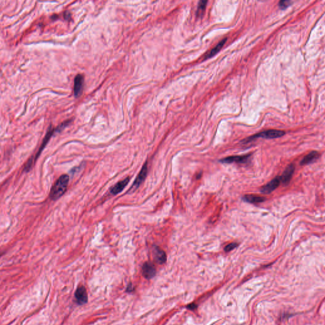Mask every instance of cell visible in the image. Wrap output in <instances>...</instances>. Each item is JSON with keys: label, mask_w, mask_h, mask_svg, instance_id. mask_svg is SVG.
<instances>
[{"label": "cell", "mask_w": 325, "mask_h": 325, "mask_svg": "<svg viewBox=\"0 0 325 325\" xmlns=\"http://www.w3.org/2000/svg\"><path fill=\"white\" fill-rule=\"evenodd\" d=\"M147 174V163H146L144 165L142 168L139 174H138V175L137 176V179H135L132 187L137 188L138 186L144 182L145 179L146 178Z\"/></svg>", "instance_id": "cell-10"}, {"label": "cell", "mask_w": 325, "mask_h": 325, "mask_svg": "<svg viewBox=\"0 0 325 325\" xmlns=\"http://www.w3.org/2000/svg\"><path fill=\"white\" fill-rule=\"evenodd\" d=\"M320 156V154L317 151H312L310 153L307 154L305 156H304L300 162V165H307L308 164L312 163V162L315 161V160H317Z\"/></svg>", "instance_id": "cell-12"}, {"label": "cell", "mask_w": 325, "mask_h": 325, "mask_svg": "<svg viewBox=\"0 0 325 325\" xmlns=\"http://www.w3.org/2000/svg\"><path fill=\"white\" fill-rule=\"evenodd\" d=\"M250 154H247V155L244 156H232L220 159L219 161L225 164H230L233 163H245L248 161L250 158Z\"/></svg>", "instance_id": "cell-5"}, {"label": "cell", "mask_w": 325, "mask_h": 325, "mask_svg": "<svg viewBox=\"0 0 325 325\" xmlns=\"http://www.w3.org/2000/svg\"><path fill=\"white\" fill-rule=\"evenodd\" d=\"M237 246H238L237 243H230L226 246V247L224 248V250L226 252H229L230 251L234 250L235 248L237 247Z\"/></svg>", "instance_id": "cell-17"}, {"label": "cell", "mask_w": 325, "mask_h": 325, "mask_svg": "<svg viewBox=\"0 0 325 325\" xmlns=\"http://www.w3.org/2000/svg\"><path fill=\"white\" fill-rule=\"evenodd\" d=\"M226 41H227V38H224L223 40H222L221 42H220L213 48L211 49L210 52H208L205 55L204 59H208L210 57H213L215 55L217 54V53L220 51V49L222 48V46L226 42Z\"/></svg>", "instance_id": "cell-14"}, {"label": "cell", "mask_w": 325, "mask_h": 325, "mask_svg": "<svg viewBox=\"0 0 325 325\" xmlns=\"http://www.w3.org/2000/svg\"><path fill=\"white\" fill-rule=\"evenodd\" d=\"M285 134V132L282 130H268L260 132V133L255 134L253 135V136L250 137L248 138H246V139H245L244 142L245 143H248L249 142L257 138H267V139H272V138L281 137Z\"/></svg>", "instance_id": "cell-2"}, {"label": "cell", "mask_w": 325, "mask_h": 325, "mask_svg": "<svg viewBox=\"0 0 325 325\" xmlns=\"http://www.w3.org/2000/svg\"><path fill=\"white\" fill-rule=\"evenodd\" d=\"M142 273L145 278L147 279H152L156 276V268L152 263L146 262L142 267Z\"/></svg>", "instance_id": "cell-6"}, {"label": "cell", "mask_w": 325, "mask_h": 325, "mask_svg": "<svg viewBox=\"0 0 325 325\" xmlns=\"http://www.w3.org/2000/svg\"><path fill=\"white\" fill-rule=\"evenodd\" d=\"M130 182V177H127L123 181H119L117 184H115L113 187L111 189V192L113 195H116L123 190L125 188L126 186L128 185V184Z\"/></svg>", "instance_id": "cell-11"}, {"label": "cell", "mask_w": 325, "mask_h": 325, "mask_svg": "<svg viewBox=\"0 0 325 325\" xmlns=\"http://www.w3.org/2000/svg\"><path fill=\"white\" fill-rule=\"evenodd\" d=\"M207 1H201L199 3V6L198 8V15H201L204 12L205 8L206 7Z\"/></svg>", "instance_id": "cell-16"}, {"label": "cell", "mask_w": 325, "mask_h": 325, "mask_svg": "<svg viewBox=\"0 0 325 325\" xmlns=\"http://www.w3.org/2000/svg\"><path fill=\"white\" fill-rule=\"evenodd\" d=\"M243 200L246 202H248V203L256 204V203H262V202L266 200V198L262 196H259L257 195L248 194V195H245V196L243 198Z\"/></svg>", "instance_id": "cell-13"}, {"label": "cell", "mask_w": 325, "mask_h": 325, "mask_svg": "<svg viewBox=\"0 0 325 325\" xmlns=\"http://www.w3.org/2000/svg\"><path fill=\"white\" fill-rule=\"evenodd\" d=\"M84 84L83 75L79 74L76 76L74 82V94L75 97H79L82 93Z\"/></svg>", "instance_id": "cell-8"}, {"label": "cell", "mask_w": 325, "mask_h": 325, "mask_svg": "<svg viewBox=\"0 0 325 325\" xmlns=\"http://www.w3.org/2000/svg\"><path fill=\"white\" fill-rule=\"evenodd\" d=\"M154 259L159 264H163L166 261V255L162 249L158 247H154L153 249Z\"/></svg>", "instance_id": "cell-9"}, {"label": "cell", "mask_w": 325, "mask_h": 325, "mask_svg": "<svg viewBox=\"0 0 325 325\" xmlns=\"http://www.w3.org/2000/svg\"><path fill=\"white\" fill-rule=\"evenodd\" d=\"M295 172V165L293 164H290L284 170L282 175L280 176L281 183L284 185H288L291 181L293 173Z\"/></svg>", "instance_id": "cell-7"}, {"label": "cell", "mask_w": 325, "mask_h": 325, "mask_svg": "<svg viewBox=\"0 0 325 325\" xmlns=\"http://www.w3.org/2000/svg\"><path fill=\"white\" fill-rule=\"evenodd\" d=\"M134 288L133 287V285H132L131 283L129 284V285L127 286V292H131L132 291H134Z\"/></svg>", "instance_id": "cell-19"}, {"label": "cell", "mask_w": 325, "mask_h": 325, "mask_svg": "<svg viewBox=\"0 0 325 325\" xmlns=\"http://www.w3.org/2000/svg\"><path fill=\"white\" fill-rule=\"evenodd\" d=\"M281 182V181L280 176H276V178H274L269 183H267L266 185H264L260 189V192L264 194H270L278 187Z\"/></svg>", "instance_id": "cell-3"}, {"label": "cell", "mask_w": 325, "mask_h": 325, "mask_svg": "<svg viewBox=\"0 0 325 325\" xmlns=\"http://www.w3.org/2000/svg\"><path fill=\"white\" fill-rule=\"evenodd\" d=\"M292 1H289V0H283V1H280L278 3L279 5V7L282 9V10H285V9L287 8L288 7H290V5H292Z\"/></svg>", "instance_id": "cell-15"}, {"label": "cell", "mask_w": 325, "mask_h": 325, "mask_svg": "<svg viewBox=\"0 0 325 325\" xmlns=\"http://www.w3.org/2000/svg\"><path fill=\"white\" fill-rule=\"evenodd\" d=\"M197 307H198V305H197L196 304H194V303H192V304H189V305L187 306V308L188 309H189V310H191V311L195 310V309H196Z\"/></svg>", "instance_id": "cell-18"}, {"label": "cell", "mask_w": 325, "mask_h": 325, "mask_svg": "<svg viewBox=\"0 0 325 325\" xmlns=\"http://www.w3.org/2000/svg\"><path fill=\"white\" fill-rule=\"evenodd\" d=\"M69 182V176L67 175H63L60 176L59 179L53 185L50 193V197L52 200H57L64 194Z\"/></svg>", "instance_id": "cell-1"}, {"label": "cell", "mask_w": 325, "mask_h": 325, "mask_svg": "<svg viewBox=\"0 0 325 325\" xmlns=\"http://www.w3.org/2000/svg\"><path fill=\"white\" fill-rule=\"evenodd\" d=\"M76 302L79 305L85 304L88 302V295L86 288L83 286L78 287L74 293Z\"/></svg>", "instance_id": "cell-4"}]
</instances>
